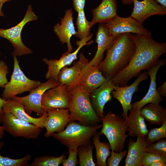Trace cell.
Segmentation results:
<instances>
[{
	"mask_svg": "<svg viewBox=\"0 0 166 166\" xmlns=\"http://www.w3.org/2000/svg\"><path fill=\"white\" fill-rule=\"evenodd\" d=\"M136 49L128 65L112 80L115 85H127L132 78L138 77L142 70H146L157 63L160 57L166 52V43L153 40L151 32L145 34H132Z\"/></svg>",
	"mask_w": 166,
	"mask_h": 166,
	"instance_id": "6da1fadb",
	"label": "cell"
},
{
	"mask_svg": "<svg viewBox=\"0 0 166 166\" xmlns=\"http://www.w3.org/2000/svg\"><path fill=\"white\" fill-rule=\"evenodd\" d=\"M135 49V44L131 33L118 35L107 49L105 57L98 65L105 78L112 79L126 68Z\"/></svg>",
	"mask_w": 166,
	"mask_h": 166,
	"instance_id": "7a4b0ae2",
	"label": "cell"
},
{
	"mask_svg": "<svg viewBox=\"0 0 166 166\" xmlns=\"http://www.w3.org/2000/svg\"><path fill=\"white\" fill-rule=\"evenodd\" d=\"M102 126V124L88 126L72 121L62 132L53 133L50 136L59 141L68 149L77 148L81 146L91 144V138Z\"/></svg>",
	"mask_w": 166,
	"mask_h": 166,
	"instance_id": "3957f363",
	"label": "cell"
},
{
	"mask_svg": "<svg viewBox=\"0 0 166 166\" xmlns=\"http://www.w3.org/2000/svg\"><path fill=\"white\" fill-rule=\"evenodd\" d=\"M72 99L69 112L71 121H78L80 124L92 126L101 122L96 113L89 99V93L78 87L70 90Z\"/></svg>",
	"mask_w": 166,
	"mask_h": 166,
	"instance_id": "277c9868",
	"label": "cell"
},
{
	"mask_svg": "<svg viewBox=\"0 0 166 166\" xmlns=\"http://www.w3.org/2000/svg\"><path fill=\"white\" fill-rule=\"evenodd\" d=\"M102 128L100 135H104L110 144L111 150L119 152L123 150L125 142L128 136L126 134L127 127L124 119L121 116L109 111L101 118Z\"/></svg>",
	"mask_w": 166,
	"mask_h": 166,
	"instance_id": "5b68a950",
	"label": "cell"
},
{
	"mask_svg": "<svg viewBox=\"0 0 166 166\" xmlns=\"http://www.w3.org/2000/svg\"><path fill=\"white\" fill-rule=\"evenodd\" d=\"M13 71L10 81L4 86L2 95V98L6 101L25 92H30L42 83L39 81L27 78L21 69L17 56H13Z\"/></svg>",
	"mask_w": 166,
	"mask_h": 166,
	"instance_id": "8992f818",
	"label": "cell"
},
{
	"mask_svg": "<svg viewBox=\"0 0 166 166\" xmlns=\"http://www.w3.org/2000/svg\"><path fill=\"white\" fill-rule=\"evenodd\" d=\"M38 17L33 10L31 5L27 7L23 19L16 26L8 29H0V37L9 41L14 47L13 56H21L31 54L32 50L23 43L21 32L24 26L28 22L38 19Z\"/></svg>",
	"mask_w": 166,
	"mask_h": 166,
	"instance_id": "52a82bcc",
	"label": "cell"
},
{
	"mask_svg": "<svg viewBox=\"0 0 166 166\" xmlns=\"http://www.w3.org/2000/svg\"><path fill=\"white\" fill-rule=\"evenodd\" d=\"M1 123L4 131L10 134L27 139L37 138L42 131V128L39 127L18 119L9 113H4Z\"/></svg>",
	"mask_w": 166,
	"mask_h": 166,
	"instance_id": "ba28073f",
	"label": "cell"
},
{
	"mask_svg": "<svg viewBox=\"0 0 166 166\" xmlns=\"http://www.w3.org/2000/svg\"><path fill=\"white\" fill-rule=\"evenodd\" d=\"M72 99L71 91L65 85L60 84L45 92L42 97L41 107L44 112L52 109H69Z\"/></svg>",
	"mask_w": 166,
	"mask_h": 166,
	"instance_id": "9c48e42d",
	"label": "cell"
},
{
	"mask_svg": "<svg viewBox=\"0 0 166 166\" xmlns=\"http://www.w3.org/2000/svg\"><path fill=\"white\" fill-rule=\"evenodd\" d=\"M46 82L42 83L38 87L30 92L28 95L23 97L14 96L11 99L17 100L24 106L26 113L30 115L33 112L38 115L41 116L44 112L41 107V101L43 94L48 89L59 85L58 81L50 78Z\"/></svg>",
	"mask_w": 166,
	"mask_h": 166,
	"instance_id": "30bf717a",
	"label": "cell"
},
{
	"mask_svg": "<svg viewBox=\"0 0 166 166\" xmlns=\"http://www.w3.org/2000/svg\"><path fill=\"white\" fill-rule=\"evenodd\" d=\"M93 34H91L88 38L82 40H78L76 42L78 47L73 52L68 53L66 52L63 53L58 59H50L48 60L46 58L42 59V61L47 65L48 70L45 75L46 79L53 78L57 81V75L60 70L64 67L70 65L74 60L77 58V55L79 50L83 46L90 45L93 41H91L89 42L92 37Z\"/></svg>",
	"mask_w": 166,
	"mask_h": 166,
	"instance_id": "8fae6325",
	"label": "cell"
},
{
	"mask_svg": "<svg viewBox=\"0 0 166 166\" xmlns=\"http://www.w3.org/2000/svg\"><path fill=\"white\" fill-rule=\"evenodd\" d=\"M106 79L100 71L98 66H92L89 63L81 70L69 88L78 87L89 93L99 87Z\"/></svg>",
	"mask_w": 166,
	"mask_h": 166,
	"instance_id": "7c38bea8",
	"label": "cell"
},
{
	"mask_svg": "<svg viewBox=\"0 0 166 166\" xmlns=\"http://www.w3.org/2000/svg\"><path fill=\"white\" fill-rule=\"evenodd\" d=\"M148 75L147 71L141 73L138 78L129 85L115 86L111 93L112 97L118 101L122 107L123 112L121 116L124 119L128 116V111L131 109V102L133 94L138 91L140 83L147 80Z\"/></svg>",
	"mask_w": 166,
	"mask_h": 166,
	"instance_id": "4fadbf2b",
	"label": "cell"
},
{
	"mask_svg": "<svg viewBox=\"0 0 166 166\" xmlns=\"http://www.w3.org/2000/svg\"><path fill=\"white\" fill-rule=\"evenodd\" d=\"M110 34L116 36L124 33L145 34L151 32L142 24L130 16L120 17L117 15L107 23L103 24Z\"/></svg>",
	"mask_w": 166,
	"mask_h": 166,
	"instance_id": "5bb4252c",
	"label": "cell"
},
{
	"mask_svg": "<svg viewBox=\"0 0 166 166\" xmlns=\"http://www.w3.org/2000/svg\"><path fill=\"white\" fill-rule=\"evenodd\" d=\"M165 63V58L160 60L157 63L147 70V73L150 78V83L148 90L141 100L131 104L132 109L140 110L143 107L147 104L150 103L159 104L163 101L162 97L157 91L156 75L158 70L161 66L164 65Z\"/></svg>",
	"mask_w": 166,
	"mask_h": 166,
	"instance_id": "9a60e30c",
	"label": "cell"
},
{
	"mask_svg": "<svg viewBox=\"0 0 166 166\" xmlns=\"http://www.w3.org/2000/svg\"><path fill=\"white\" fill-rule=\"evenodd\" d=\"M115 85L112 79H106L97 88L89 93V99L96 113L100 118L104 116V108L105 104L112 99L111 93Z\"/></svg>",
	"mask_w": 166,
	"mask_h": 166,
	"instance_id": "2e32d148",
	"label": "cell"
},
{
	"mask_svg": "<svg viewBox=\"0 0 166 166\" xmlns=\"http://www.w3.org/2000/svg\"><path fill=\"white\" fill-rule=\"evenodd\" d=\"M133 4L134 7L130 16L142 24L152 15L166 14V7L159 4L154 0H134Z\"/></svg>",
	"mask_w": 166,
	"mask_h": 166,
	"instance_id": "e0dca14e",
	"label": "cell"
},
{
	"mask_svg": "<svg viewBox=\"0 0 166 166\" xmlns=\"http://www.w3.org/2000/svg\"><path fill=\"white\" fill-rule=\"evenodd\" d=\"M46 112L48 116L44 125L46 130L44 135L46 138L53 133L62 132L71 121L69 109L49 110Z\"/></svg>",
	"mask_w": 166,
	"mask_h": 166,
	"instance_id": "ac0fdd59",
	"label": "cell"
},
{
	"mask_svg": "<svg viewBox=\"0 0 166 166\" xmlns=\"http://www.w3.org/2000/svg\"><path fill=\"white\" fill-rule=\"evenodd\" d=\"M60 23H57L53 27V31L62 44H66L68 53L72 52L73 47L70 43L71 37L75 35L77 32L73 22V11L72 9L65 11L63 18H60Z\"/></svg>",
	"mask_w": 166,
	"mask_h": 166,
	"instance_id": "d6986e66",
	"label": "cell"
},
{
	"mask_svg": "<svg viewBox=\"0 0 166 166\" xmlns=\"http://www.w3.org/2000/svg\"><path fill=\"white\" fill-rule=\"evenodd\" d=\"M4 113H9L15 117L33 124L41 128L47 117L46 112L44 111L42 115L39 117H31L26 112L23 104L19 101L13 99L7 100L2 109Z\"/></svg>",
	"mask_w": 166,
	"mask_h": 166,
	"instance_id": "ffe728a7",
	"label": "cell"
},
{
	"mask_svg": "<svg viewBox=\"0 0 166 166\" xmlns=\"http://www.w3.org/2000/svg\"><path fill=\"white\" fill-rule=\"evenodd\" d=\"M148 145L146 137L138 136L135 142L132 138H130L128 144L125 166H142V160L144 154L146 152Z\"/></svg>",
	"mask_w": 166,
	"mask_h": 166,
	"instance_id": "44dd1931",
	"label": "cell"
},
{
	"mask_svg": "<svg viewBox=\"0 0 166 166\" xmlns=\"http://www.w3.org/2000/svg\"><path fill=\"white\" fill-rule=\"evenodd\" d=\"M118 35H111L103 23H99L95 40L97 44V49L94 57L89 61V65H99L103 61L105 51Z\"/></svg>",
	"mask_w": 166,
	"mask_h": 166,
	"instance_id": "7402d4cb",
	"label": "cell"
},
{
	"mask_svg": "<svg viewBox=\"0 0 166 166\" xmlns=\"http://www.w3.org/2000/svg\"><path fill=\"white\" fill-rule=\"evenodd\" d=\"M117 10L116 0H102L98 6L92 10V19L90 22L91 26L97 23L108 22L117 15Z\"/></svg>",
	"mask_w": 166,
	"mask_h": 166,
	"instance_id": "603a6c76",
	"label": "cell"
},
{
	"mask_svg": "<svg viewBox=\"0 0 166 166\" xmlns=\"http://www.w3.org/2000/svg\"><path fill=\"white\" fill-rule=\"evenodd\" d=\"M129 111V115L124 118V124L127 127L128 135L131 137H146L148 131L140 110L131 109Z\"/></svg>",
	"mask_w": 166,
	"mask_h": 166,
	"instance_id": "cb8c5ba5",
	"label": "cell"
},
{
	"mask_svg": "<svg viewBox=\"0 0 166 166\" xmlns=\"http://www.w3.org/2000/svg\"><path fill=\"white\" fill-rule=\"evenodd\" d=\"M89 62L88 59L81 52L78 60L74 61L73 66L70 67L65 66L60 70L57 75L58 82L60 84L65 85L69 89L82 69Z\"/></svg>",
	"mask_w": 166,
	"mask_h": 166,
	"instance_id": "d4e9b609",
	"label": "cell"
},
{
	"mask_svg": "<svg viewBox=\"0 0 166 166\" xmlns=\"http://www.w3.org/2000/svg\"><path fill=\"white\" fill-rule=\"evenodd\" d=\"M140 113L150 124L161 125L166 121V109L159 103L147 104L140 109Z\"/></svg>",
	"mask_w": 166,
	"mask_h": 166,
	"instance_id": "484cf974",
	"label": "cell"
},
{
	"mask_svg": "<svg viewBox=\"0 0 166 166\" xmlns=\"http://www.w3.org/2000/svg\"><path fill=\"white\" fill-rule=\"evenodd\" d=\"M100 136L97 132L93 137V143L96 149V165L97 166H106L107 158L110 155L111 147L109 142H100Z\"/></svg>",
	"mask_w": 166,
	"mask_h": 166,
	"instance_id": "4316f807",
	"label": "cell"
},
{
	"mask_svg": "<svg viewBox=\"0 0 166 166\" xmlns=\"http://www.w3.org/2000/svg\"><path fill=\"white\" fill-rule=\"evenodd\" d=\"M77 13L76 23L77 30L75 36L79 38L80 40H82L91 34L90 29L91 27L90 22H89L86 18L84 10L78 12Z\"/></svg>",
	"mask_w": 166,
	"mask_h": 166,
	"instance_id": "83f0119b",
	"label": "cell"
},
{
	"mask_svg": "<svg viewBox=\"0 0 166 166\" xmlns=\"http://www.w3.org/2000/svg\"><path fill=\"white\" fill-rule=\"evenodd\" d=\"M94 146L91 144L81 146L77 148L79 159L78 163L80 166H95L93 156Z\"/></svg>",
	"mask_w": 166,
	"mask_h": 166,
	"instance_id": "f1b7e54d",
	"label": "cell"
},
{
	"mask_svg": "<svg viewBox=\"0 0 166 166\" xmlns=\"http://www.w3.org/2000/svg\"><path fill=\"white\" fill-rule=\"evenodd\" d=\"M66 156L64 154L56 157L49 155L36 157L29 166H58L61 164Z\"/></svg>",
	"mask_w": 166,
	"mask_h": 166,
	"instance_id": "f546056e",
	"label": "cell"
},
{
	"mask_svg": "<svg viewBox=\"0 0 166 166\" xmlns=\"http://www.w3.org/2000/svg\"><path fill=\"white\" fill-rule=\"evenodd\" d=\"M161 125L160 127L152 128L148 131L146 137L148 144H152L160 139L166 137V121Z\"/></svg>",
	"mask_w": 166,
	"mask_h": 166,
	"instance_id": "4dcf8cb0",
	"label": "cell"
},
{
	"mask_svg": "<svg viewBox=\"0 0 166 166\" xmlns=\"http://www.w3.org/2000/svg\"><path fill=\"white\" fill-rule=\"evenodd\" d=\"M31 158V156L29 154L20 159H13L3 156L0 154V166H29L28 163Z\"/></svg>",
	"mask_w": 166,
	"mask_h": 166,
	"instance_id": "1f68e13d",
	"label": "cell"
},
{
	"mask_svg": "<svg viewBox=\"0 0 166 166\" xmlns=\"http://www.w3.org/2000/svg\"><path fill=\"white\" fill-rule=\"evenodd\" d=\"M156 143L148 144L146 152L161 155L166 157V140L161 139Z\"/></svg>",
	"mask_w": 166,
	"mask_h": 166,
	"instance_id": "d6a6232c",
	"label": "cell"
},
{
	"mask_svg": "<svg viewBox=\"0 0 166 166\" xmlns=\"http://www.w3.org/2000/svg\"><path fill=\"white\" fill-rule=\"evenodd\" d=\"M157 161L166 163V157L153 153L145 152L142 160L143 166H150L152 163Z\"/></svg>",
	"mask_w": 166,
	"mask_h": 166,
	"instance_id": "836d02e7",
	"label": "cell"
},
{
	"mask_svg": "<svg viewBox=\"0 0 166 166\" xmlns=\"http://www.w3.org/2000/svg\"><path fill=\"white\" fill-rule=\"evenodd\" d=\"M126 150H122L119 152L112 151L110 157L107 160V165L108 166H118L122 159L127 155Z\"/></svg>",
	"mask_w": 166,
	"mask_h": 166,
	"instance_id": "e575fe53",
	"label": "cell"
},
{
	"mask_svg": "<svg viewBox=\"0 0 166 166\" xmlns=\"http://www.w3.org/2000/svg\"><path fill=\"white\" fill-rule=\"evenodd\" d=\"M69 156L67 159L64 158L61 163L64 166H76L78 163L77 148L68 149Z\"/></svg>",
	"mask_w": 166,
	"mask_h": 166,
	"instance_id": "d590c367",
	"label": "cell"
},
{
	"mask_svg": "<svg viewBox=\"0 0 166 166\" xmlns=\"http://www.w3.org/2000/svg\"><path fill=\"white\" fill-rule=\"evenodd\" d=\"M9 73V68L6 63L4 61L0 60V87L4 88L5 85L8 82L6 76Z\"/></svg>",
	"mask_w": 166,
	"mask_h": 166,
	"instance_id": "8d00e7d4",
	"label": "cell"
},
{
	"mask_svg": "<svg viewBox=\"0 0 166 166\" xmlns=\"http://www.w3.org/2000/svg\"><path fill=\"white\" fill-rule=\"evenodd\" d=\"M86 0H72L73 5L75 10L77 12L84 10Z\"/></svg>",
	"mask_w": 166,
	"mask_h": 166,
	"instance_id": "74e56055",
	"label": "cell"
},
{
	"mask_svg": "<svg viewBox=\"0 0 166 166\" xmlns=\"http://www.w3.org/2000/svg\"><path fill=\"white\" fill-rule=\"evenodd\" d=\"M158 92L162 97L166 96V82H164L160 86L156 88Z\"/></svg>",
	"mask_w": 166,
	"mask_h": 166,
	"instance_id": "f35d334b",
	"label": "cell"
},
{
	"mask_svg": "<svg viewBox=\"0 0 166 166\" xmlns=\"http://www.w3.org/2000/svg\"><path fill=\"white\" fill-rule=\"evenodd\" d=\"M7 100H5L0 97V123L2 122V119L3 117L4 113L3 111V107Z\"/></svg>",
	"mask_w": 166,
	"mask_h": 166,
	"instance_id": "ab89813d",
	"label": "cell"
},
{
	"mask_svg": "<svg viewBox=\"0 0 166 166\" xmlns=\"http://www.w3.org/2000/svg\"><path fill=\"white\" fill-rule=\"evenodd\" d=\"M166 163L161 161H157L151 164L150 166H166Z\"/></svg>",
	"mask_w": 166,
	"mask_h": 166,
	"instance_id": "60d3db41",
	"label": "cell"
},
{
	"mask_svg": "<svg viewBox=\"0 0 166 166\" xmlns=\"http://www.w3.org/2000/svg\"><path fill=\"white\" fill-rule=\"evenodd\" d=\"M122 3L124 5H127L133 3L134 0H121Z\"/></svg>",
	"mask_w": 166,
	"mask_h": 166,
	"instance_id": "b9f144b4",
	"label": "cell"
},
{
	"mask_svg": "<svg viewBox=\"0 0 166 166\" xmlns=\"http://www.w3.org/2000/svg\"><path fill=\"white\" fill-rule=\"evenodd\" d=\"M156 2L159 3L160 5L166 7V0H154Z\"/></svg>",
	"mask_w": 166,
	"mask_h": 166,
	"instance_id": "7bdbcfd3",
	"label": "cell"
},
{
	"mask_svg": "<svg viewBox=\"0 0 166 166\" xmlns=\"http://www.w3.org/2000/svg\"><path fill=\"white\" fill-rule=\"evenodd\" d=\"M4 130L2 126H0V139H2L4 136Z\"/></svg>",
	"mask_w": 166,
	"mask_h": 166,
	"instance_id": "ee69618b",
	"label": "cell"
},
{
	"mask_svg": "<svg viewBox=\"0 0 166 166\" xmlns=\"http://www.w3.org/2000/svg\"><path fill=\"white\" fill-rule=\"evenodd\" d=\"M3 4L2 3L0 4V17L4 16V15L2 10V8Z\"/></svg>",
	"mask_w": 166,
	"mask_h": 166,
	"instance_id": "f6af8a7d",
	"label": "cell"
},
{
	"mask_svg": "<svg viewBox=\"0 0 166 166\" xmlns=\"http://www.w3.org/2000/svg\"><path fill=\"white\" fill-rule=\"evenodd\" d=\"M12 0H0V4L2 3L4 4L6 2H9Z\"/></svg>",
	"mask_w": 166,
	"mask_h": 166,
	"instance_id": "bcb514c9",
	"label": "cell"
},
{
	"mask_svg": "<svg viewBox=\"0 0 166 166\" xmlns=\"http://www.w3.org/2000/svg\"><path fill=\"white\" fill-rule=\"evenodd\" d=\"M4 145V143L0 141V149H1Z\"/></svg>",
	"mask_w": 166,
	"mask_h": 166,
	"instance_id": "7dc6e473",
	"label": "cell"
},
{
	"mask_svg": "<svg viewBox=\"0 0 166 166\" xmlns=\"http://www.w3.org/2000/svg\"><path fill=\"white\" fill-rule=\"evenodd\" d=\"M1 51H0V54H1Z\"/></svg>",
	"mask_w": 166,
	"mask_h": 166,
	"instance_id": "c3c4849f",
	"label": "cell"
}]
</instances>
